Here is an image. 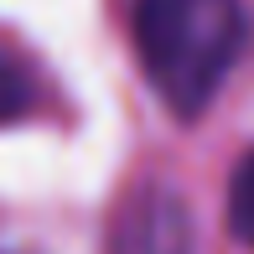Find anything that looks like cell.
Returning a JSON list of instances; mask_svg holds the SVG:
<instances>
[{
  "mask_svg": "<svg viewBox=\"0 0 254 254\" xmlns=\"http://www.w3.org/2000/svg\"><path fill=\"white\" fill-rule=\"evenodd\" d=\"M0 254H10V249H0Z\"/></svg>",
  "mask_w": 254,
  "mask_h": 254,
  "instance_id": "5",
  "label": "cell"
},
{
  "mask_svg": "<svg viewBox=\"0 0 254 254\" xmlns=\"http://www.w3.org/2000/svg\"><path fill=\"white\" fill-rule=\"evenodd\" d=\"M135 57L166 109L197 120L244 52L239 0H135Z\"/></svg>",
  "mask_w": 254,
  "mask_h": 254,
  "instance_id": "1",
  "label": "cell"
},
{
  "mask_svg": "<svg viewBox=\"0 0 254 254\" xmlns=\"http://www.w3.org/2000/svg\"><path fill=\"white\" fill-rule=\"evenodd\" d=\"M37 78H31V67L21 63L16 52L0 47V125H16L26 120L31 109H37Z\"/></svg>",
  "mask_w": 254,
  "mask_h": 254,
  "instance_id": "3",
  "label": "cell"
},
{
  "mask_svg": "<svg viewBox=\"0 0 254 254\" xmlns=\"http://www.w3.org/2000/svg\"><path fill=\"white\" fill-rule=\"evenodd\" d=\"M228 228H234V239L254 244V151L239 161L234 182H228Z\"/></svg>",
  "mask_w": 254,
  "mask_h": 254,
  "instance_id": "4",
  "label": "cell"
},
{
  "mask_svg": "<svg viewBox=\"0 0 254 254\" xmlns=\"http://www.w3.org/2000/svg\"><path fill=\"white\" fill-rule=\"evenodd\" d=\"M192 207L182 202V192L145 182L120 202L109 223V244L104 254H192Z\"/></svg>",
  "mask_w": 254,
  "mask_h": 254,
  "instance_id": "2",
  "label": "cell"
}]
</instances>
